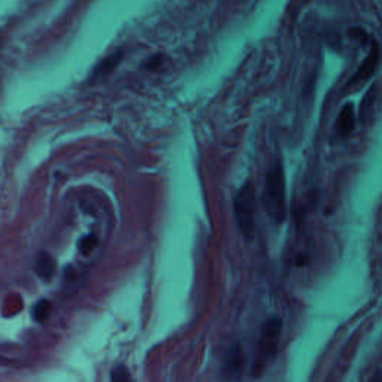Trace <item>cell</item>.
Here are the masks:
<instances>
[{"label": "cell", "mask_w": 382, "mask_h": 382, "mask_svg": "<svg viewBox=\"0 0 382 382\" xmlns=\"http://www.w3.org/2000/svg\"><path fill=\"white\" fill-rule=\"evenodd\" d=\"M111 378L114 381H124V379H130V375H128V370L126 366H117L112 369V374H111Z\"/></svg>", "instance_id": "obj_11"}, {"label": "cell", "mask_w": 382, "mask_h": 382, "mask_svg": "<svg viewBox=\"0 0 382 382\" xmlns=\"http://www.w3.org/2000/svg\"><path fill=\"white\" fill-rule=\"evenodd\" d=\"M265 212L275 224H281L287 215L286 198V175L281 165L272 168L265 179L263 194H261Z\"/></svg>", "instance_id": "obj_1"}, {"label": "cell", "mask_w": 382, "mask_h": 382, "mask_svg": "<svg viewBox=\"0 0 382 382\" xmlns=\"http://www.w3.org/2000/svg\"><path fill=\"white\" fill-rule=\"evenodd\" d=\"M242 363H244V355H242V349L239 345H235L230 348V351L227 353L226 355V372L230 375H237L241 374L242 369Z\"/></svg>", "instance_id": "obj_6"}, {"label": "cell", "mask_w": 382, "mask_h": 382, "mask_svg": "<svg viewBox=\"0 0 382 382\" xmlns=\"http://www.w3.org/2000/svg\"><path fill=\"white\" fill-rule=\"evenodd\" d=\"M35 270L43 281L51 279L54 272H56V265H54L52 257L48 253H41L35 261Z\"/></svg>", "instance_id": "obj_7"}, {"label": "cell", "mask_w": 382, "mask_h": 382, "mask_svg": "<svg viewBox=\"0 0 382 382\" xmlns=\"http://www.w3.org/2000/svg\"><path fill=\"white\" fill-rule=\"evenodd\" d=\"M378 61H379V48H378V45L375 42H372V48H370L369 56L362 63V66H360L357 69V72L351 76V80L348 81V87L362 84V82L367 81L370 76L375 73L376 66H378Z\"/></svg>", "instance_id": "obj_4"}, {"label": "cell", "mask_w": 382, "mask_h": 382, "mask_svg": "<svg viewBox=\"0 0 382 382\" xmlns=\"http://www.w3.org/2000/svg\"><path fill=\"white\" fill-rule=\"evenodd\" d=\"M122 59H123V52H122V51H118V52L112 54V56H109V57L103 59V60L94 68V71H93V78H101V76H105V75H108L109 72H112V71L117 68V64H118L119 61H122Z\"/></svg>", "instance_id": "obj_8"}, {"label": "cell", "mask_w": 382, "mask_h": 382, "mask_svg": "<svg viewBox=\"0 0 382 382\" xmlns=\"http://www.w3.org/2000/svg\"><path fill=\"white\" fill-rule=\"evenodd\" d=\"M97 242H99V241H97V236L96 235H93V233L91 235H87V236H84L81 239V241H80L78 248H80V251H81V253L84 256H87V254H90L91 251L97 247Z\"/></svg>", "instance_id": "obj_10"}, {"label": "cell", "mask_w": 382, "mask_h": 382, "mask_svg": "<svg viewBox=\"0 0 382 382\" xmlns=\"http://www.w3.org/2000/svg\"><path fill=\"white\" fill-rule=\"evenodd\" d=\"M50 311H51V303L48 300H39L36 304H35V308H34V318L39 323H43L47 318H48V315H50Z\"/></svg>", "instance_id": "obj_9"}, {"label": "cell", "mask_w": 382, "mask_h": 382, "mask_svg": "<svg viewBox=\"0 0 382 382\" xmlns=\"http://www.w3.org/2000/svg\"><path fill=\"white\" fill-rule=\"evenodd\" d=\"M235 216L239 230L247 239H253L256 230V194L253 185L245 182L235 196Z\"/></svg>", "instance_id": "obj_2"}, {"label": "cell", "mask_w": 382, "mask_h": 382, "mask_svg": "<svg viewBox=\"0 0 382 382\" xmlns=\"http://www.w3.org/2000/svg\"><path fill=\"white\" fill-rule=\"evenodd\" d=\"M355 127V114H354V106L353 103H348L342 108V111L337 117L336 123V132L342 138H346L351 135V132Z\"/></svg>", "instance_id": "obj_5"}, {"label": "cell", "mask_w": 382, "mask_h": 382, "mask_svg": "<svg viewBox=\"0 0 382 382\" xmlns=\"http://www.w3.org/2000/svg\"><path fill=\"white\" fill-rule=\"evenodd\" d=\"M281 330H282V321L281 318H278V316H272V318H269L265 323L263 330H261V339L258 342V354H257L256 367H254L256 372H260L269 360H272L277 355Z\"/></svg>", "instance_id": "obj_3"}]
</instances>
